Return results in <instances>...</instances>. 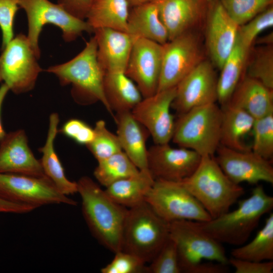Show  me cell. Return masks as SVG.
Here are the masks:
<instances>
[{"mask_svg":"<svg viewBox=\"0 0 273 273\" xmlns=\"http://www.w3.org/2000/svg\"><path fill=\"white\" fill-rule=\"evenodd\" d=\"M84 219L93 236L115 253L121 250L123 228L128 208L119 204L90 177L77 181Z\"/></svg>","mask_w":273,"mask_h":273,"instance_id":"6da1fadb","label":"cell"},{"mask_svg":"<svg viewBox=\"0 0 273 273\" xmlns=\"http://www.w3.org/2000/svg\"><path fill=\"white\" fill-rule=\"evenodd\" d=\"M155 181L148 169L140 170L134 175L113 183L105 190L114 201L128 209L145 201Z\"/></svg>","mask_w":273,"mask_h":273,"instance_id":"f1b7e54d","label":"cell"},{"mask_svg":"<svg viewBox=\"0 0 273 273\" xmlns=\"http://www.w3.org/2000/svg\"><path fill=\"white\" fill-rule=\"evenodd\" d=\"M102 273L148 272L146 263L136 256L123 251L115 253L112 260L101 269Z\"/></svg>","mask_w":273,"mask_h":273,"instance_id":"f35d334b","label":"cell"},{"mask_svg":"<svg viewBox=\"0 0 273 273\" xmlns=\"http://www.w3.org/2000/svg\"><path fill=\"white\" fill-rule=\"evenodd\" d=\"M169 237L176 245L181 272L189 273L193 266L202 259L229 264L221 243L202 230L195 221L170 222Z\"/></svg>","mask_w":273,"mask_h":273,"instance_id":"ba28073f","label":"cell"},{"mask_svg":"<svg viewBox=\"0 0 273 273\" xmlns=\"http://www.w3.org/2000/svg\"><path fill=\"white\" fill-rule=\"evenodd\" d=\"M227 104L243 109L255 119L260 118L273 113V89L244 75Z\"/></svg>","mask_w":273,"mask_h":273,"instance_id":"603a6c76","label":"cell"},{"mask_svg":"<svg viewBox=\"0 0 273 273\" xmlns=\"http://www.w3.org/2000/svg\"><path fill=\"white\" fill-rule=\"evenodd\" d=\"M163 46L143 38H134L125 74L136 85L143 98L157 92Z\"/></svg>","mask_w":273,"mask_h":273,"instance_id":"9a60e30c","label":"cell"},{"mask_svg":"<svg viewBox=\"0 0 273 273\" xmlns=\"http://www.w3.org/2000/svg\"><path fill=\"white\" fill-rule=\"evenodd\" d=\"M95 0H57V4L74 17L84 20Z\"/></svg>","mask_w":273,"mask_h":273,"instance_id":"7bdbcfd3","label":"cell"},{"mask_svg":"<svg viewBox=\"0 0 273 273\" xmlns=\"http://www.w3.org/2000/svg\"><path fill=\"white\" fill-rule=\"evenodd\" d=\"M145 201L168 223L182 220L205 221L212 219L179 181L155 180Z\"/></svg>","mask_w":273,"mask_h":273,"instance_id":"9c48e42d","label":"cell"},{"mask_svg":"<svg viewBox=\"0 0 273 273\" xmlns=\"http://www.w3.org/2000/svg\"><path fill=\"white\" fill-rule=\"evenodd\" d=\"M168 40L191 30L203 14L201 0H155Z\"/></svg>","mask_w":273,"mask_h":273,"instance_id":"44dd1931","label":"cell"},{"mask_svg":"<svg viewBox=\"0 0 273 273\" xmlns=\"http://www.w3.org/2000/svg\"><path fill=\"white\" fill-rule=\"evenodd\" d=\"M220 107V145L240 151L251 150L245 143L244 139L251 132L255 119L243 109L229 104Z\"/></svg>","mask_w":273,"mask_h":273,"instance_id":"484cf974","label":"cell"},{"mask_svg":"<svg viewBox=\"0 0 273 273\" xmlns=\"http://www.w3.org/2000/svg\"><path fill=\"white\" fill-rule=\"evenodd\" d=\"M273 207V197L257 185L247 198L240 201L232 211L205 221H195L202 230L221 243L244 244L256 228L261 217Z\"/></svg>","mask_w":273,"mask_h":273,"instance_id":"3957f363","label":"cell"},{"mask_svg":"<svg viewBox=\"0 0 273 273\" xmlns=\"http://www.w3.org/2000/svg\"><path fill=\"white\" fill-rule=\"evenodd\" d=\"M214 157L225 174L234 183L246 182L257 184L260 181L273 184L271 162L251 150L240 151L219 145Z\"/></svg>","mask_w":273,"mask_h":273,"instance_id":"ac0fdd59","label":"cell"},{"mask_svg":"<svg viewBox=\"0 0 273 273\" xmlns=\"http://www.w3.org/2000/svg\"><path fill=\"white\" fill-rule=\"evenodd\" d=\"M251 132V151L264 159L271 161L273 157V113L255 119Z\"/></svg>","mask_w":273,"mask_h":273,"instance_id":"e575fe53","label":"cell"},{"mask_svg":"<svg viewBox=\"0 0 273 273\" xmlns=\"http://www.w3.org/2000/svg\"><path fill=\"white\" fill-rule=\"evenodd\" d=\"M250 50L240 42L237 36L236 44L220 69L217 79V101L221 107L228 104L245 75Z\"/></svg>","mask_w":273,"mask_h":273,"instance_id":"83f0119b","label":"cell"},{"mask_svg":"<svg viewBox=\"0 0 273 273\" xmlns=\"http://www.w3.org/2000/svg\"><path fill=\"white\" fill-rule=\"evenodd\" d=\"M46 71L54 74L63 85L71 84L74 100L80 104L100 102L114 117L104 89L105 71L97 58V43L94 36L74 58L61 64L49 67Z\"/></svg>","mask_w":273,"mask_h":273,"instance_id":"7a4b0ae2","label":"cell"},{"mask_svg":"<svg viewBox=\"0 0 273 273\" xmlns=\"http://www.w3.org/2000/svg\"><path fill=\"white\" fill-rule=\"evenodd\" d=\"M94 129V138L86 147L98 162L122 151L117 134L107 128L104 120L97 121Z\"/></svg>","mask_w":273,"mask_h":273,"instance_id":"836d02e7","label":"cell"},{"mask_svg":"<svg viewBox=\"0 0 273 273\" xmlns=\"http://www.w3.org/2000/svg\"><path fill=\"white\" fill-rule=\"evenodd\" d=\"M20 0H0V28L3 50L14 38V22Z\"/></svg>","mask_w":273,"mask_h":273,"instance_id":"ab89813d","label":"cell"},{"mask_svg":"<svg viewBox=\"0 0 273 273\" xmlns=\"http://www.w3.org/2000/svg\"><path fill=\"white\" fill-rule=\"evenodd\" d=\"M169 237V223L145 201L128 209L121 241L122 251L150 263Z\"/></svg>","mask_w":273,"mask_h":273,"instance_id":"5b68a950","label":"cell"},{"mask_svg":"<svg viewBox=\"0 0 273 273\" xmlns=\"http://www.w3.org/2000/svg\"><path fill=\"white\" fill-rule=\"evenodd\" d=\"M1 81H2V80L1 75V73H0V82H1Z\"/></svg>","mask_w":273,"mask_h":273,"instance_id":"c3c4849f","label":"cell"},{"mask_svg":"<svg viewBox=\"0 0 273 273\" xmlns=\"http://www.w3.org/2000/svg\"><path fill=\"white\" fill-rule=\"evenodd\" d=\"M228 265L217 262L206 263L201 261L193 266L189 273H226L229 270Z\"/></svg>","mask_w":273,"mask_h":273,"instance_id":"ee69618b","label":"cell"},{"mask_svg":"<svg viewBox=\"0 0 273 273\" xmlns=\"http://www.w3.org/2000/svg\"><path fill=\"white\" fill-rule=\"evenodd\" d=\"M239 27L226 12L220 0H207L206 47L210 61L219 70L236 44Z\"/></svg>","mask_w":273,"mask_h":273,"instance_id":"2e32d148","label":"cell"},{"mask_svg":"<svg viewBox=\"0 0 273 273\" xmlns=\"http://www.w3.org/2000/svg\"><path fill=\"white\" fill-rule=\"evenodd\" d=\"M230 264L235 269V273H272V260L257 262L240 259L232 257L229 258Z\"/></svg>","mask_w":273,"mask_h":273,"instance_id":"b9f144b4","label":"cell"},{"mask_svg":"<svg viewBox=\"0 0 273 273\" xmlns=\"http://www.w3.org/2000/svg\"><path fill=\"white\" fill-rule=\"evenodd\" d=\"M129 8L127 0H95L86 22L94 31L107 28L127 32Z\"/></svg>","mask_w":273,"mask_h":273,"instance_id":"f546056e","label":"cell"},{"mask_svg":"<svg viewBox=\"0 0 273 273\" xmlns=\"http://www.w3.org/2000/svg\"><path fill=\"white\" fill-rule=\"evenodd\" d=\"M0 172L45 175L40 160L35 157L29 147L24 130L6 133L0 140Z\"/></svg>","mask_w":273,"mask_h":273,"instance_id":"d6986e66","label":"cell"},{"mask_svg":"<svg viewBox=\"0 0 273 273\" xmlns=\"http://www.w3.org/2000/svg\"><path fill=\"white\" fill-rule=\"evenodd\" d=\"M130 8L142 4L153 2L155 0H127Z\"/></svg>","mask_w":273,"mask_h":273,"instance_id":"7dc6e473","label":"cell"},{"mask_svg":"<svg viewBox=\"0 0 273 273\" xmlns=\"http://www.w3.org/2000/svg\"><path fill=\"white\" fill-rule=\"evenodd\" d=\"M0 198L35 209L51 204H77L76 201L61 193L46 175L0 172Z\"/></svg>","mask_w":273,"mask_h":273,"instance_id":"8fae6325","label":"cell"},{"mask_svg":"<svg viewBox=\"0 0 273 273\" xmlns=\"http://www.w3.org/2000/svg\"><path fill=\"white\" fill-rule=\"evenodd\" d=\"M2 50L0 73L2 81L15 94L31 90L42 69L27 36L22 33L17 34Z\"/></svg>","mask_w":273,"mask_h":273,"instance_id":"30bf717a","label":"cell"},{"mask_svg":"<svg viewBox=\"0 0 273 273\" xmlns=\"http://www.w3.org/2000/svg\"><path fill=\"white\" fill-rule=\"evenodd\" d=\"M127 19V31L134 38H143L162 45L168 41L167 30L154 2L131 8Z\"/></svg>","mask_w":273,"mask_h":273,"instance_id":"d4e9b609","label":"cell"},{"mask_svg":"<svg viewBox=\"0 0 273 273\" xmlns=\"http://www.w3.org/2000/svg\"><path fill=\"white\" fill-rule=\"evenodd\" d=\"M94 32L98 60L105 72L125 73L134 38L127 32L111 28Z\"/></svg>","mask_w":273,"mask_h":273,"instance_id":"ffe728a7","label":"cell"},{"mask_svg":"<svg viewBox=\"0 0 273 273\" xmlns=\"http://www.w3.org/2000/svg\"><path fill=\"white\" fill-rule=\"evenodd\" d=\"M157 92L176 87L204 59L198 35L188 31L163 44Z\"/></svg>","mask_w":273,"mask_h":273,"instance_id":"7c38bea8","label":"cell"},{"mask_svg":"<svg viewBox=\"0 0 273 273\" xmlns=\"http://www.w3.org/2000/svg\"><path fill=\"white\" fill-rule=\"evenodd\" d=\"M114 118L122 151L139 170L148 169L146 142L150 134L148 130L131 111L116 113Z\"/></svg>","mask_w":273,"mask_h":273,"instance_id":"7402d4cb","label":"cell"},{"mask_svg":"<svg viewBox=\"0 0 273 273\" xmlns=\"http://www.w3.org/2000/svg\"><path fill=\"white\" fill-rule=\"evenodd\" d=\"M59 121L58 113H53L50 115L45 143L38 149L42 154L39 160L44 175L52 181L61 193L68 196L77 193V182L71 181L67 178L55 151L54 143L58 132Z\"/></svg>","mask_w":273,"mask_h":273,"instance_id":"cb8c5ba5","label":"cell"},{"mask_svg":"<svg viewBox=\"0 0 273 273\" xmlns=\"http://www.w3.org/2000/svg\"><path fill=\"white\" fill-rule=\"evenodd\" d=\"M23 210V205L5 201L0 198V212L20 214Z\"/></svg>","mask_w":273,"mask_h":273,"instance_id":"f6af8a7d","label":"cell"},{"mask_svg":"<svg viewBox=\"0 0 273 273\" xmlns=\"http://www.w3.org/2000/svg\"><path fill=\"white\" fill-rule=\"evenodd\" d=\"M149 273H180L178 252L175 242L169 237L147 266Z\"/></svg>","mask_w":273,"mask_h":273,"instance_id":"74e56055","label":"cell"},{"mask_svg":"<svg viewBox=\"0 0 273 273\" xmlns=\"http://www.w3.org/2000/svg\"><path fill=\"white\" fill-rule=\"evenodd\" d=\"M8 86L5 84L3 83L0 86V140L5 135L6 132L5 131L3 126L1 119V112L3 102L9 91Z\"/></svg>","mask_w":273,"mask_h":273,"instance_id":"bcb514c9","label":"cell"},{"mask_svg":"<svg viewBox=\"0 0 273 273\" xmlns=\"http://www.w3.org/2000/svg\"><path fill=\"white\" fill-rule=\"evenodd\" d=\"M273 26V7L267 8L245 24L240 26L238 38L246 47L251 49L258 35Z\"/></svg>","mask_w":273,"mask_h":273,"instance_id":"8d00e7d4","label":"cell"},{"mask_svg":"<svg viewBox=\"0 0 273 273\" xmlns=\"http://www.w3.org/2000/svg\"><path fill=\"white\" fill-rule=\"evenodd\" d=\"M245 75L273 89V47L271 44L258 48L254 51L251 57L248 56Z\"/></svg>","mask_w":273,"mask_h":273,"instance_id":"d6a6232c","label":"cell"},{"mask_svg":"<svg viewBox=\"0 0 273 273\" xmlns=\"http://www.w3.org/2000/svg\"><path fill=\"white\" fill-rule=\"evenodd\" d=\"M104 89L111 109L116 113L131 111L143 99L136 85L124 72H106Z\"/></svg>","mask_w":273,"mask_h":273,"instance_id":"4316f807","label":"cell"},{"mask_svg":"<svg viewBox=\"0 0 273 273\" xmlns=\"http://www.w3.org/2000/svg\"><path fill=\"white\" fill-rule=\"evenodd\" d=\"M20 8L25 12L28 20L27 37L39 59L40 50L39 37L46 24H51L60 28L66 42L75 40L83 32H94L86 21L74 17L58 4L49 0H20Z\"/></svg>","mask_w":273,"mask_h":273,"instance_id":"52a82bcc","label":"cell"},{"mask_svg":"<svg viewBox=\"0 0 273 273\" xmlns=\"http://www.w3.org/2000/svg\"><path fill=\"white\" fill-rule=\"evenodd\" d=\"M222 110L215 103L178 115L171 141L201 157L214 156L220 145Z\"/></svg>","mask_w":273,"mask_h":273,"instance_id":"8992f818","label":"cell"},{"mask_svg":"<svg viewBox=\"0 0 273 273\" xmlns=\"http://www.w3.org/2000/svg\"><path fill=\"white\" fill-rule=\"evenodd\" d=\"M175 94L176 87L157 92L143 98L131 111L148 130L154 144H167L172 140L175 120L170 108Z\"/></svg>","mask_w":273,"mask_h":273,"instance_id":"5bb4252c","label":"cell"},{"mask_svg":"<svg viewBox=\"0 0 273 273\" xmlns=\"http://www.w3.org/2000/svg\"><path fill=\"white\" fill-rule=\"evenodd\" d=\"M139 171L122 151L98 162L94 175L100 185L107 188L118 180L136 174Z\"/></svg>","mask_w":273,"mask_h":273,"instance_id":"1f68e13d","label":"cell"},{"mask_svg":"<svg viewBox=\"0 0 273 273\" xmlns=\"http://www.w3.org/2000/svg\"><path fill=\"white\" fill-rule=\"evenodd\" d=\"M60 131L78 144L86 146L92 141L95 135L94 128L84 121L76 118L67 120Z\"/></svg>","mask_w":273,"mask_h":273,"instance_id":"60d3db41","label":"cell"},{"mask_svg":"<svg viewBox=\"0 0 273 273\" xmlns=\"http://www.w3.org/2000/svg\"><path fill=\"white\" fill-rule=\"evenodd\" d=\"M232 257L240 259L262 262L273 260V213L265 219L263 227L249 243L234 248Z\"/></svg>","mask_w":273,"mask_h":273,"instance_id":"4dcf8cb0","label":"cell"},{"mask_svg":"<svg viewBox=\"0 0 273 273\" xmlns=\"http://www.w3.org/2000/svg\"><path fill=\"white\" fill-rule=\"evenodd\" d=\"M201 159L191 149L154 144L148 150V169L155 180L179 181L194 172Z\"/></svg>","mask_w":273,"mask_h":273,"instance_id":"e0dca14e","label":"cell"},{"mask_svg":"<svg viewBox=\"0 0 273 273\" xmlns=\"http://www.w3.org/2000/svg\"><path fill=\"white\" fill-rule=\"evenodd\" d=\"M229 16L240 26L272 6L273 0H220Z\"/></svg>","mask_w":273,"mask_h":273,"instance_id":"d590c367","label":"cell"},{"mask_svg":"<svg viewBox=\"0 0 273 273\" xmlns=\"http://www.w3.org/2000/svg\"><path fill=\"white\" fill-rule=\"evenodd\" d=\"M179 182L212 218L229 211L244 194L243 188L225 174L214 156L201 157L194 172Z\"/></svg>","mask_w":273,"mask_h":273,"instance_id":"277c9868","label":"cell"},{"mask_svg":"<svg viewBox=\"0 0 273 273\" xmlns=\"http://www.w3.org/2000/svg\"><path fill=\"white\" fill-rule=\"evenodd\" d=\"M210 60L201 61L176 85L171 108L183 114L195 107L217 101V79Z\"/></svg>","mask_w":273,"mask_h":273,"instance_id":"4fadbf2b","label":"cell"}]
</instances>
